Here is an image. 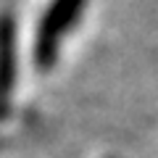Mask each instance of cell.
I'll return each instance as SVG.
<instances>
[{
  "instance_id": "1",
  "label": "cell",
  "mask_w": 158,
  "mask_h": 158,
  "mask_svg": "<svg viewBox=\"0 0 158 158\" xmlns=\"http://www.w3.org/2000/svg\"><path fill=\"white\" fill-rule=\"evenodd\" d=\"M79 8H82V0H56L48 13L45 24H42V32H40V45H37V56L42 61V66H48V61L53 58L56 50V40L61 37V32L69 24L77 19Z\"/></svg>"
},
{
  "instance_id": "2",
  "label": "cell",
  "mask_w": 158,
  "mask_h": 158,
  "mask_svg": "<svg viewBox=\"0 0 158 158\" xmlns=\"http://www.w3.org/2000/svg\"><path fill=\"white\" fill-rule=\"evenodd\" d=\"M13 85V24L0 19V106Z\"/></svg>"
}]
</instances>
